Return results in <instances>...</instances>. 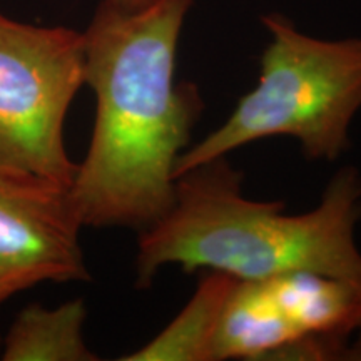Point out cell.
I'll use <instances>...</instances> for the list:
<instances>
[{"instance_id": "obj_1", "label": "cell", "mask_w": 361, "mask_h": 361, "mask_svg": "<svg viewBox=\"0 0 361 361\" xmlns=\"http://www.w3.org/2000/svg\"><path fill=\"white\" fill-rule=\"evenodd\" d=\"M192 0L126 7L101 0L84 30V79L96 97L87 154L69 197L82 226L139 233L171 209L176 164L191 146L204 99L176 82V59Z\"/></svg>"}, {"instance_id": "obj_6", "label": "cell", "mask_w": 361, "mask_h": 361, "mask_svg": "<svg viewBox=\"0 0 361 361\" xmlns=\"http://www.w3.org/2000/svg\"><path fill=\"white\" fill-rule=\"evenodd\" d=\"M300 338L268 279H236L221 313L214 358L271 360Z\"/></svg>"}, {"instance_id": "obj_8", "label": "cell", "mask_w": 361, "mask_h": 361, "mask_svg": "<svg viewBox=\"0 0 361 361\" xmlns=\"http://www.w3.org/2000/svg\"><path fill=\"white\" fill-rule=\"evenodd\" d=\"M236 278L207 271L179 314L124 361H216L214 345L224 303Z\"/></svg>"}, {"instance_id": "obj_4", "label": "cell", "mask_w": 361, "mask_h": 361, "mask_svg": "<svg viewBox=\"0 0 361 361\" xmlns=\"http://www.w3.org/2000/svg\"><path fill=\"white\" fill-rule=\"evenodd\" d=\"M84 35L0 12V171L71 186L67 112L84 79Z\"/></svg>"}, {"instance_id": "obj_3", "label": "cell", "mask_w": 361, "mask_h": 361, "mask_svg": "<svg viewBox=\"0 0 361 361\" xmlns=\"http://www.w3.org/2000/svg\"><path fill=\"white\" fill-rule=\"evenodd\" d=\"M261 22L269 42L258 84L218 129L179 156L176 178L276 135L296 139L313 161H336L350 147L351 123L361 109V37H311L279 13Z\"/></svg>"}, {"instance_id": "obj_2", "label": "cell", "mask_w": 361, "mask_h": 361, "mask_svg": "<svg viewBox=\"0 0 361 361\" xmlns=\"http://www.w3.org/2000/svg\"><path fill=\"white\" fill-rule=\"evenodd\" d=\"M281 201H252L243 194V173L228 157L176 178L174 202L139 234L135 288L147 290L161 268L184 273L219 271L236 279H266L314 271L361 290V174L338 171L313 211L286 214Z\"/></svg>"}, {"instance_id": "obj_5", "label": "cell", "mask_w": 361, "mask_h": 361, "mask_svg": "<svg viewBox=\"0 0 361 361\" xmlns=\"http://www.w3.org/2000/svg\"><path fill=\"white\" fill-rule=\"evenodd\" d=\"M69 186L0 171V305L40 283L89 281Z\"/></svg>"}, {"instance_id": "obj_9", "label": "cell", "mask_w": 361, "mask_h": 361, "mask_svg": "<svg viewBox=\"0 0 361 361\" xmlns=\"http://www.w3.org/2000/svg\"><path fill=\"white\" fill-rule=\"evenodd\" d=\"M87 310L82 300L67 301L56 310L25 306L2 338L4 361H94L99 356L84 338Z\"/></svg>"}, {"instance_id": "obj_10", "label": "cell", "mask_w": 361, "mask_h": 361, "mask_svg": "<svg viewBox=\"0 0 361 361\" xmlns=\"http://www.w3.org/2000/svg\"><path fill=\"white\" fill-rule=\"evenodd\" d=\"M345 360H348V361H361V326L356 329L355 336L351 338L348 350H346Z\"/></svg>"}, {"instance_id": "obj_11", "label": "cell", "mask_w": 361, "mask_h": 361, "mask_svg": "<svg viewBox=\"0 0 361 361\" xmlns=\"http://www.w3.org/2000/svg\"><path fill=\"white\" fill-rule=\"evenodd\" d=\"M116 2L123 4V6H126V7H133V8H135V7L146 6V4L152 2V0H116Z\"/></svg>"}, {"instance_id": "obj_7", "label": "cell", "mask_w": 361, "mask_h": 361, "mask_svg": "<svg viewBox=\"0 0 361 361\" xmlns=\"http://www.w3.org/2000/svg\"><path fill=\"white\" fill-rule=\"evenodd\" d=\"M266 279L300 336L351 341L361 326V290L345 279L314 271H293Z\"/></svg>"}, {"instance_id": "obj_12", "label": "cell", "mask_w": 361, "mask_h": 361, "mask_svg": "<svg viewBox=\"0 0 361 361\" xmlns=\"http://www.w3.org/2000/svg\"><path fill=\"white\" fill-rule=\"evenodd\" d=\"M0 348H2V336H0Z\"/></svg>"}]
</instances>
